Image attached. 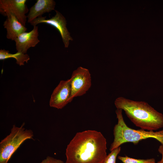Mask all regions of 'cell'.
<instances>
[{
	"instance_id": "6da1fadb",
	"label": "cell",
	"mask_w": 163,
	"mask_h": 163,
	"mask_svg": "<svg viewBox=\"0 0 163 163\" xmlns=\"http://www.w3.org/2000/svg\"><path fill=\"white\" fill-rule=\"evenodd\" d=\"M107 149L106 139L101 132H78L67 145L65 163H103L107 155Z\"/></svg>"
},
{
	"instance_id": "7a4b0ae2",
	"label": "cell",
	"mask_w": 163,
	"mask_h": 163,
	"mask_svg": "<svg viewBox=\"0 0 163 163\" xmlns=\"http://www.w3.org/2000/svg\"><path fill=\"white\" fill-rule=\"evenodd\" d=\"M114 104L117 109L123 110L134 125L141 129L153 131L163 127V114L145 102L120 97L115 99Z\"/></svg>"
},
{
	"instance_id": "3957f363",
	"label": "cell",
	"mask_w": 163,
	"mask_h": 163,
	"mask_svg": "<svg viewBox=\"0 0 163 163\" xmlns=\"http://www.w3.org/2000/svg\"><path fill=\"white\" fill-rule=\"evenodd\" d=\"M122 110L117 109L115 112L117 123L113 128L114 140L110 148V151L126 142H132L134 145L142 140L148 138L155 139L163 145V129L156 132L136 130L129 127L123 119Z\"/></svg>"
},
{
	"instance_id": "277c9868",
	"label": "cell",
	"mask_w": 163,
	"mask_h": 163,
	"mask_svg": "<svg viewBox=\"0 0 163 163\" xmlns=\"http://www.w3.org/2000/svg\"><path fill=\"white\" fill-rule=\"evenodd\" d=\"M23 123L20 127L13 125L9 134L0 142V163H8L12 155L25 140L33 139V132L26 129Z\"/></svg>"
},
{
	"instance_id": "5b68a950",
	"label": "cell",
	"mask_w": 163,
	"mask_h": 163,
	"mask_svg": "<svg viewBox=\"0 0 163 163\" xmlns=\"http://www.w3.org/2000/svg\"><path fill=\"white\" fill-rule=\"evenodd\" d=\"M69 80L71 90L70 103L75 97L86 93L91 86V79L89 70L79 67L73 71Z\"/></svg>"
},
{
	"instance_id": "8992f818",
	"label": "cell",
	"mask_w": 163,
	"mask_h": 163,
	"mask_svg": "<svg viewBox=\"0 0 163 163\" xmlns=\"http://www.w3.org/2000/svg\"><path fill=\"white\" fill-rule=\"evenodd\" d=\"M56 14L49 19H46V17H39L30 24L33 26L40 23H44L50 25L55 28L59 32L64 43L65 47H68L70 40H72L66 27V21L64 17L59 12L55 10Z\"/></svg>"
},
{
	"instance_id": "52a82bcc",
	"label": "cell",
	"mask_w": 163,
	"mask_h": 163,
	"mask_svg": "<svg viewBox=\"0 0 163 163\" xmlns=\"http://www.w3.org/2000/svg\"><path fill=\"white\" fill-rule=\"evenodd\" d=\"M26 0H0V11L5 15L10 13L14 15L25 26L27 17L26 14L29 11L26 4Z\"/></svg>"
},
{
	"instance_id": "ba28073f",
	"label": "cell",
	"mask_w": 163,
	"mask_h": 163,
	"mask_svg": "<svg viewBox=\"0 0 163 163\" xmlns=\"http://www.w3.org/2000/svg\"><path fill=\"white\" fill-rule=\"evenodd\" d=\"M71 91L69 79L61 81L51 95L50 106L57 109H62L69 103Z\"/></svg>"
},
{
	"instance_id": "9c48e42d",
	"label": "cell",
	"mask_w": 163,
	"mask_h": 163,
	"mask_svg": "<svg viewBox=\"0 0 163 163\" xmlns=\"http://www.w3.org/2000/svg\"><path fill=\"white\" fill-rule=\"evenodd\" d=\"M33 27L31 31L22 33L15 40L16 49L17 52L26 54L30 48L35 46L40 42L38 38V27L37 26Z\"/></svg>"
},
{
	"instance_id": "30bf717a",
	"label": "cell",
	"mask_w": 163,
	"mask_h": 163,
	"mask_svg": "<svg viewBox=\"0 0 163 163\" xmlns=\"http://www.w3.org/2000/svg\"><path fill=\"white\" fill-rule=\"evenodd\" d=\"M5 15L7 18L3 26L7 30L6 37L14 41L19 35L26 32L27 28L13 14L6 13Z\"/></svg>"
},
{
	"instance_id": "8fae6325",
	"label": "cell",
	"mask_w": 163,
	"mask_h": 163,
	"mask_svg": "<svg viewBox=\"0 0 163 163\" xmlns=\"http://www.w3.org/2000/svg\"><path fill=\"white\" fill-rule=\"evenodd\" d=\"M55 5L56 3L53 0H37L30 8L27 16V22L30 23L44 14L54 10Z\"/></svg>"
},
{
	"instance_id": "7c38bea8",
	"label": "cell",
	"mask_w": 163,
	"mask_h": 163,
	"mask_svg": "<svg viewBox=\"0 0 163 163\" xmlns=\"http://www.w3.org/2000/svg\"><path fill=\"white\" fill-rule=\"evenodd\" d=\"M10 58H14L16 60V63L20 66L24 65V62L27 63L30 59L29 55L21 52H17L14 54L11 53L5 49L0 50V60H4Z\"/></svg>"
},
{
	"instance_id": "4fadbf2b",
	"label": "cell",
	"mask_w": 163,
	"mask_h": 163,
	"mask_svg": "<svg viewBox=\"0 0 163 163\" xmlns=\"http://www.w3.org/2000/svg\"><path fill=\"white\" fill-rule=\"evenodd\" d=\"M118 158L123 163H156L154 158L146 159H137L129 157L127 156H118Z\"/></svg>"
},
{
	"instance_id": "5bb4252c",
	"label": "cell",
	"mask_w": 163,
	"mask_h": 163,
	"mask_svg": "<svg viewBox=\"0 0 163 163\" xmlns=\"http://www.w3.org/2000/svg\"><path fill=\"white\" fill-rule=\"evenodd\" d=\"M121 149L120 146L110 151L103 163H116L117 158L120 152Z\"/></svg>"
},
{
	"instance_id": "9a60e30c",
	"label": "cell",
	"mask_w": 163,
	"mask_h": 163,
	"mask_svg": "<svg viewBox=\"0 0 163 163\" xmlns=\"http://www.w3.org/2000/svg\"><path fill=\"white\" fill-rule=\"evenodd\" d=\"M40 163H65L60 159L54 158L52 157L48 156L43 160Z\"/></svg>"
},
{
	"instance_id": "2e32d148",
	"label": "cell",
	"mask_w": 163,
	"mask_h": 163,
	"mask_svg": "<svg viewBox=\"0 0 163 163\" xmlns=\"http://www.w3.org/2000/svg\"><path fill=\"white\" fill-rule=\"evenodd\" d=\"M159 152L162 155V158L160 160L158 161L157 163H163V145H161L159 146L158 149Z\"/></svg>"
}]
</instances>
